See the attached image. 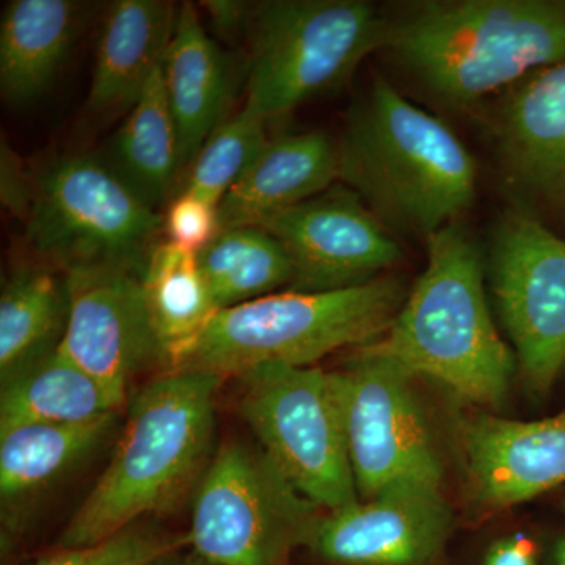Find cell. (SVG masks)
Wrapping results in <instances>:
<instances>
[{"instance_id":"cell-7","label":"cell","mask_w":565,"mask_h":565,"mask_svg":"<svg viewBox=\"0 0 565 565\" xmlns=\"http://www.w3.org/2000/svg\"><path fill=\"white\" fill-rule=\"evenodd\" d=\"M25 239L58 273L115 267L143 275L161 244L163 215L141 202L103 159L70 154L33 178Z\"/></svg>"},{"instance_id":"cell-29","label":"cell","mask_w":565,"mask_h":565,"mask_svg":"<svg viewBox=\"0 0 565 565\" xmlns=\"http://www.w3.org/2000/svg\"><path fill=\"white\" fill-rule=\"evenodd\" d=\"M163 233L169 243L191 252H202L221 233L217 207L193 193L181 191L163 215Z\"/></svg>"},{"instance_id":"cell-21","label":"cell","mask_w":565,"mask_h":565,"mask_svg":"<svg viewBox=\"0 0 565 565\" xmlns=\"http://www.w3.org/2000/svg\"><path fill=\"white\" fill-rule=\"evenodd\" d=\"M68 323L65 275L35 258L18 263L0 294V375L57 351Z\"/></svg>"},{"instance_id":"cell-2","label":"cell","mask_w":565,"mask_h":565,"mask_svg":"<svg viewBox=\"0 0 565 565\" xmlns=\"http://www.w3.org/2000/svg\"><path fill=\"white\" fill-rule=\"evenodd\" d=\"M338 182L396 236L426 243L470 210L478 188L471 152L440 118L375 76L345 114Z\"/></svg>"},{"instance_id":"cell-24","label":"cell","mask_w":565,"mask_h":565,"mask_svg":"<svg viewBox=\"0 0 565 565\" xmlns=\"http://www.w3.org/2000/svg\"><path fill=\"white\" fill-rule=\"evenodd\" d=\"M115 414L81 424L22 423L0 429V493L20 500L55 481L106 440Z\"/></svg>"},{"instance_id":"cell-15","label":"cell","mask_w":565,"mask_h":565,"mask_svg":"<svg viewBox=\"0 0 565 565\" xmlns=\"http://www.w3.org/2000/svg\"><path fill=\"white\" fill-rule=\"evenodd\" d=\"M451 530L440 487L405 482L322 511L303 546L330 565H440Z\"/></svg>"},{"instance_id":"cell-19","label":"cell","mask_w":565,"mask_h":565,"mask_svg":"<svg viewBox=\"0 0 565 565\" xmlns=\"http://www.w3.org/2000/svg\"><path fill=\"white\" fill-rule=\"evenodd\" d=\"M178 10L163 0H118L104 18L87 110L92 115L131 110L162 65Z\"/></svg>"},{"instance_id":"cell-16","label":"cell","mask_w":565,"mask_h":565,"mask_svg":"<svg viewBox=\"0 0 565 565\" xmlns=\"http://www.w3.org/2000/svg\"><path fill=\"white\" fill-rule=\"evenodd\" d=\"M460 446L476 511L501 512L565 484V411L539 422L465 416Z\"/></svg>"},{"instance_id":"cell-25","label":"cell","mask_w":565,"mask_h":565,"mask_svg":"<svg viewBox=\"0 0 565 565\" xmlns=\"http://www.w3.org/2000/svg\"><path fill=\"white\" fill-rule=\"evenodd\" d=\"M196 256L218 311L270 296L292 281L285 248L259 226L222 230Z\"/></svg>"},{"instance_id":"cell-18","label":"cell","mask_w":565,"mask_h":565,"mask_svg":"<svg viewBox=\"0 0 565 565\" xmlns=\"http://www.w3.org/2000/svg\"><path fill=\"white\" fill-rule=\"evenodd\" d=\"M232 77L228 55L211 39L196 7L182 3L162 61L163 87L180 140L181 170L191 166L225 121Z\"/></svg>"},{"instance_id":"cell-4","label":"cell","mask_w":565,"mask_h":565,"mask_svg":"<svg viewBox=\"0 0 565 565\" xmlns=\"http://www.w3.org/2000/svg\"><path fill=\"white\" fill-rule=\"evenodd\" d=\"M223 379L166 373L134 396L128 422L79 511L63 531V548H82L172 508L206 470L214 399Z\"/></svg>"},{"instance_id":"cell-31","label":"cell","mask_w":565,"mask_h":565,"mask_svg":"<svg viewBox=\"0 0 565 565\" xmlns=\"http://www.w3.org/2000/svg\"><path fill=\"white\" fill-rule=\"evenodd\" d=\"M204 10L210 13L212 28L223 39H234L241 33H247L250 22L253 3L236 2V0H210L203 2Z\"/></svg>"},{"instance_id":"cell-35","label":"cell","mask_w":565,"mask_h":565,"mask_svg":"<svg viewBox=\"0 0 565 565\" xmlns=\"http://www.w3.org/2000/svg\"><path fill=\"white\" fill-rule=\"evenodd\" d=\"M564 505H565V494H564Z\"/></svg>"},{"instance_id":"cell-14","label":"cell","mask_w":565,"mask_h":565,"mask_svg":"<svg viewBox=\"0 0 565 565\" xmlns=\"http://www.w3.org/2000/svg\"><path fill=\"white\" fill-rule=\"evenodd\" d=\"M63 275L68 323L57 351L122 405L134 375L151 363H166L141 275L115 267H88Z\"/></svg>"},{"instance_id":"cell-9","label":"cell","mask_w":565,"mask_h":565,"mask_svg":"<svg viewBox=\"0 0 565 565\" xmlns=\"http://www.w3.org/2000/svg\"><path fill=\"white\" fill-rule=\"evenodd\" d=\"M319 511L262 449L230 441L200 479L189 546L211 565H288Z\"/></svg>"},{"instance_id":"cell-3","label":"cell","mask_w":565,"mask_h":565,"mask_svg":"<svg viewBox=\"0 0 565 565\" xmlns=\"http://www.w3.org/2000/svg\"><path fill=\"white\" fill-rule=\"evenodd\" d=\"M426 248V270L388 332L370 345L468 403L500 407L516 360L487 303L484 253L459 222L434 233Z\"/></svg>"},{"instance_id":"cell-11","label":"cell","mask_w":565,"mask_h":565,"mask_svg":"<svg viewBox=\"0 0 565 565\" xmlns=\"http://www.w3.org/2000/svg\"><path fill=\"white\" fill-rule=\"evenodd\" d=\"M486 270L520 374L544 394L565 366V237L509 206L490 234Z\"/></svg>"},{"instance_id":"cell-12","label":"cell","mask_w":565,"mask_h":565,"mask_svg":"<svg viewBox=\"0 0 565 565\" xmlns=\"http://www.w3.org/2000/svg\"><path fill=\"white\" fill-rule=\"evenodd\" d=\"M489 103L494 169L511 206L565 237V58Z\"/></svg>"},{"instance_id":"cell-6","label":"cell","mask_w":565,"mask_h":565,"mask_svg":"<svg viewBox=\"0 0 565 565\" xmlns=\"http://www.w3.org/2000/svg\"><path fill=\"white\" fill-rule=\"evenodd\" d=\"M388 14L364 0L253 2L244 109L264 122L343 88L384 50Z\"/></svg>"},{"instance_id":"cell-1","label":"cell","mask_w":565,"mask_h":565,"mask_svg":"<svg viewBox=\"0 0 565 565\" xmlns=\"http://www.w3.org/2000/svg\"><path fill=\"white\" fill-rule=\"evenodd\" d=\"M386 14L382 51L449 110L486 106L565 58V0H418Z\"/></svg>"},{"instance_id":"cell-30","label":"cell","mask_w":565,"mask_h":565,"mask_svg":"<svg viewBox=\"0 0 565 565\" xmlns=\"http://www.w3.org/2000/svg\"><path fill=\"white\" fill-rule=\"evenodd\" d=\"M33 196V178L25 173L21 159L2 140L0 147V200L3 207L14 217L25 222L31 211Z\"/></svg>"},{"instance_id":"cell-32","label":"cell","mask_w":565,"mask_h":565,"mask_svg":"<svg viewBox=\"0 0 565 565\" xmlns=\"http://www.w3.org/2000/svg\"><path fill=\"white\" fill-rule=\"evenodd\" d=\"M481 565H539L537 548L525 534L505 535L490 545Z\"/></svg>"},{"instance_id":"cell-34","label":"cell","mask_w":565,"mask_h":565,"mask_svg":"<svg viewBox=\"0 0 565 565\" xmlns=\"http://www.w3.org/2000/svg\"><path fill=\"white\" fill-rule=\"evenodd\" d=\"M546 564L565 565V535H561V537H557L556 541L553 542Z\"/></svg>"},{"instance_id":"cell-27","label":"cell","mask_w":565,"mask_h":565,"mask_svg":"<svg viewBox=\"0 0 565 565\" xmlns=\"http://www.w3.org/2000/svg\"><path fill=\"white\" fill-rule=\"evenodd\" d=\"M266 126L267 122L248 114L244 107L226 118L189 166L181 191L218 207L269 140Z\"/></svg>"},{"instance_id":"cell-17","label":"cell","mask_w":565,"mask_h":565,"mask_svg":"<svg viewBox=\"0 0 565 565\" xmlns=\"http://www.w3.org/2000/svg\"><path fill=\"white\" fill-rule=\"evenodd\" d=\"M338 182L337 140L323 132L281 134L267 140L218 204L222 230L258 226Z\"/></svg>"},{"instance_id":"cell-23","label":"cell","mask_w":565,"mask_h":565,"mask_svg":"<svg viewBox=\"0 0 565 565\" xmlns=\"http://www.w3.org/2000/svg\"><path fill=\"white\" fill-rule=\"evenodd\" d=\"M106 163L152 210L158 211L172 191L181 172L180 140L163 87L162 65L115 134Z\"/></svg>"},{"instance_id":"cell-33","label":"cell","mask_w":565,"mask_h":565,"mask_svg":"<svg viewBox=\"0 0 565 565\" xmlns=\"http://www.w3.org/2000/svg\"><path fill=\"white\" fill-rule=\"evenodd\" d=\"M151 565H211L210 563H206V561H203L202 557H199L195 555V553H184L182 555V552H174L170 553V555H166L161 557V559L156 561V563H152Z\"/></svg>"},{"instance_id":"cell-28","label":"cell","mask_w":565,"mask_h":565,"mask_svg":"<svg viewBox=\"0 0 565 565\" xmlns=\"http://www.w3.org/2000/svg\"><path fill=\"white\" fill-rule=\"evenodd\" d=\"M185 546L188 534L145 533L129 527L96 545L62 550L36 565H151Z\"/></svg>"},{"instance_id":"cell-22","label":"cell","mask_w":565,"mask_h":565,"mask_svg":"<svg viewBox=\"0 0 565 565\" xmlns=\"http://www.w3.org/2000/svg\"><path fill=\"white\" fill-rule=\"evenodd\" d=\"M120 407L95 377L54 351L3 379L0 429L22 423H88Z\"/></svg>"},{"instance_id":"cell-5","label":"cell","mask_w":565,"mask_h":565,"mask_svg":"<svg viewBox=\"0 0 565 565\" xmlns=\"http://www.w3.org/2000/svg\"><path fill=\"white\" fill-rule=\"evenodd\" d=\"M407 299L399 278L329 292L285 291L218 311L170 355L167 373L239 377L264 363L310 366L384 338Z\"/></svg>"},{"instance_id":"cell-10","label":"cell","mask_w":565,"mask_h":565,"mask_svg":"<svg viewBox=\"0 0 565 565\" xmlns=\"http://www.w3.org/2000/svg\"><path fill=\"white\" fill-rule=\"evenodd\" d=\"M360 500L397 484L440 487L444 465L412 375L370 344L332 371Z\"/></svg>"},{"instance_id":"cell-26","label":"cell","mask_w":565,"mask_h":565,"mask_svg":"<svg viewBox=\"0 0 565 565\" xmlns=\"http://www.w3.org/2000/svg\"><path fill=\"white\" fill-rule=\"evenodd\" d=\"M141 286L167 364L170 355L202 332L218 310L196 253L169 241L152 250Z\"/></svg>"},{"instance_id":"cell-20","label":"cell","mask_w":565,"mask_h":565,"mask_svg":"<svg viewBox=\"0 0 565 565\" xmlns=\"http://www.w3.org/2000/svg\"><path fill=\"white\" fill-rule=\"evenodd\" d=\"M84 6L13 0L0 21V95L13 109L43 98L79 35Z\"/></svg>"},{"instance_id":"cell-13","label":"cell","mask_w":565,"mask_h":565,"mask_svg":"<svg viewBox=\"0 0 565 565\" xmlns=\"http://www.w3.org/2000/svg\"><path fill=\"white\" fill-rule=\"evenodd\" d=\"M258 226L280 243L291 262L288 291L355 288L403 259L396 236L341 182Z\"/></svg>"},{"instance_id":"cell-8","label":"cell","mask_w":565,"mask_h":565,"mask_svg":"<svg viewBox=\"0 0 565 565\" xmlns=\"http://www.w3.org/2000/svg\"><path fill=\"white\" fill-rule=\"evenodd\" d=\"M239 381L241 414L286 481L322 511L359 501L332 371L264 363Z\"/></svg>"}]
</instances>
